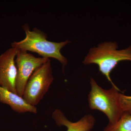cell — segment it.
Listing matches in <instances>:
<instances>
[{"label": "cell", "mask_w": 131, "mask_h": 131, "mask_svg": "<svg viewBox=\"0 0 131 131\" xmlns=\"http://www.w3.org/2000/svg\"><path fill=\"white\" fill-rule=\"evenodd\" d=\"M91 90L88 95L90 108L102 112L106 115L109 124L117 122L123 115L119 100L120 90L117 86L106 90L91 78Z\"/></svg>", "instance_id": "cell-3"}, {"label": "cell", "mask_w": 131, "mask_h": 131, "mask_svg": "<svg viewBox=\"0 0 131 131\" xmlns=\"http://www.w3.org/2000/svg\"><path fill=\"white\" fill-rule=\"evenodd\" d=\"M52 117L58 126L66 127L67 131H90L95 123L94 118L91 114L85 115L77 122H71L59 109H56L53 112Z\"/></svg>", "instance_id": "cell-7"}, {"label": "cell", "mask_w": 131, "mask_h": 131, "mask_svg": "<svg viewBox=\"0 0 131 131\" xmlns=\"http://www.w3.org/2000/svg\"><path fill=\"white\" fill-rule=\"evenodd\" d=\"M116 42H105L90 49L83 63L85 64H95L98 66L99 71L105 76L113 86L110 75L118 64L122 61H131V46L123 50H118Z\"/></svg>", "instance_id": "cell-2"}, {"label": "cell", "mask_w": 131, "mask_h": 131, "mask_svg": "<svg viewBox=\"0 0 131 131\" xmlns=\"http://www.w3.org/2000/svg\"><path fill=\"white\" fill-rule=\"evenodd\" d=\"M103 131H131V114H123L117 122L108 123Z\"/></svg>", "instance_id": "cell-9"}, {"label": "cell", "mask_w": 131, "mask_h": 131, "mask_svg": "<svg viewBox=\"0 0 131 131\" xmlns=\"http://www.w3.org/2000/svg\"><path fill=\"white\" fill-rule=\"evenodd\" d=\"M54 80L51 61L37 68L29 78L22 98L28 104L37 105L43 99Z\"/></svg>", "instance_id": "cell-4"}, {"label": "cell", "mask_w": 131, "mask_h": 131, "mask_svg": "<svg viewBox=\"0 0 131 131\" xmlns=\"http://www.w3.org/2000/svg\"><path fill=\"white\" fill-rule=\"evenodd\" d=\"M119 100L123 113L131 114V96L120 93Z\"/></svg>", "instance_id": "cell-10"}, {"label": "cell", "mask_w": 131, "mask_h": 131, "mask_svg": "<svg viewBox=\"0 0 131 131\" xmlns=\"http://www.w3.org/2000/svg\"><path fill=\"white\" fill-rule=\"evenodd\" d=\"M49 59L36 57L28 52L19 50L15 59L17 70L16 89L19 95L22 97L27 81L34 71Z\"/></svg>", "instance_id": "cell-5"}, {"label": "cell", "mask_w": 131, "mask_h": 131, "mask_svg": "<svg viewBox=\"0 0 131 131\" xmlns=\"http://www.w3.org/2000/svg\"><path fill=\"white\" fill-rule=\"evenodd\" d=\"M18 50L12 47L0 55V86L16 94L17 70L15 59Z\"/></svg>", "instance_id": "cell-6"}, {"label": "cell", "mask_w": 131, "mask_h": 131, "mask_svg": "<svg viewBox=\"0 0 131 131\" xmlns=\"http://www.w3.org/2000/svg\"><path fill=\"white\" fill-rule=\"evenodd\" d=\"M0 102L9 105L16 112L37 113V108L27 103L22 97L0 86Z\"/></svg>", "instance_id": "cell-8"}, {"label": "cell", "mask_w": 131, "mask_h": 131, "mask_svg": "<svg viewBox=\"0 0 131 131\" xmlns=\"http://www.w3.org/2000/svg\"><path fill=\"white\" fill-rule=\"evenodd\" d=\"M22 27L25 33V37L19 42L14 41L12 43V47L25 51L35 52L42 57L55 59L64 68L68 63V60L61 54V50L70 41L51 42L47 40L45 33L38 28H34L31 31L27 24Z\"/></svg>", "instance_id": "cell-1"}]
</instances>
